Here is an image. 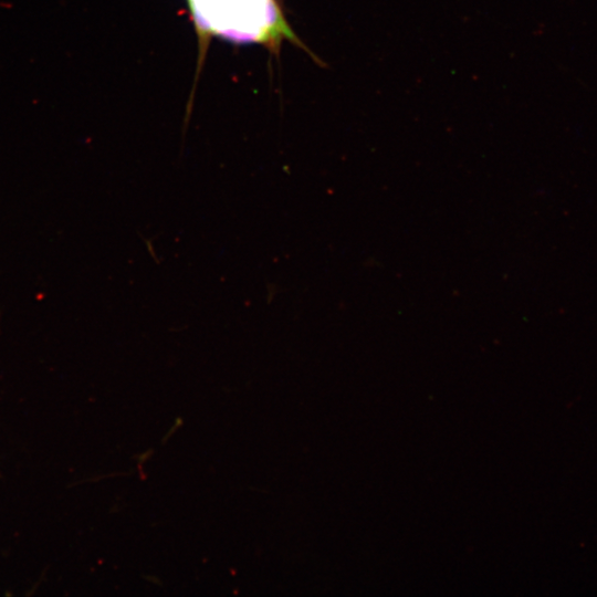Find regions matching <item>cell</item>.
<instances>
[{
    "instance_id": "cell-1",
    "label": "cell",
    "mask_w": 597,
    "mask_h": 597,
    "mask_svg": "<svg viewBox=\"0 0 597 597\" xmlns=\"http://www.w3.org/2000/svg\"><path fill=\"white\" fill-rule=\"evenodd\" d=\"M201 41L210 36L238 44L258 43L277 49L289 40L314 54L287 24L276 0H187Z\"/></svg>"
}]
</instances>
